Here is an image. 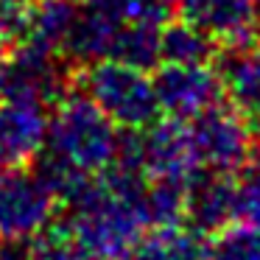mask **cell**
<instances>
[{
  "label": "cell",
  "instance_id": "2e32d148",
  "mask_svg": "<svg viewBox=\"0 0 260 260\" xmlns=\"http://www.w3.org/2000/svg\"><path fill=\"white\" fill-rule=\"evenodd\" d=\"M210 260H260V230L249 224H230L210 243Z\"/></svg>",
  "mask_w": 260,
  "mask_h": 260
},
{
  "label": "cell",
  "instance_id": "3957f363",
  "mask_svg": "<svg viewBox=\"0 0 260 260\" xmlns=\"http://www.w3.org/2000/svg\"><path fill=\"white\" fill-rule=\"evenodd\" d=\"M76 90V64L62 51L17 45L0 56V98H28L53 109Z\"/></svg>",
  "mask_w": 260,
  "mask_h": 260
},
{
  "label": "cell",
  "instance_id": "9a60e30c",
  "mask_svg": "<svg viewBox=\"0 0 260 260\" xmlns=\"http://www.w3.org/2000/svg\"><path fill=\"white\" fill-rule=\"evenodd\" d=\"M159 34L162 28H154V25H129L118 31V40L112 45V56L118 62L135 64L143 70H154L162 56H159Z\"/></svg>",
  "mask_w": 260,
  "mask_h": 260
},
{
  "label": "cell",
  "instance_id": "44dd1931",
  "mask_svg": "<svg viewBox=\"0 0 260 260\" xmlns=\"http://www.w3.org/2000/svg\"><path fill=\"white\" fill-rule=\"evenodd\" d=\"M0 249H3V246H0Z\"/></svg>",
  "mask_w": 260,
  "mask_h": 260
},
{
  "label": "cell",
  "instance_id": "9c48e42d",
  "mask_svg": "<svg viewBox=\"0 0 260 260\" xmlns=\"http://www.w3.org/2000/svg\"><path fill=\"white\" fill-rule=\"evenodd\" d=\"M179 17L213 37L221 48L260 40L254 0H179Z\"/></svg>",
  "mask_w": 260,
  "mask_h": 260
},
{
  "label": "cell",
  "instance_id": "7a4b0ae2",
  "mask_svg": "<svg viewBox=\"0 0 260 260\" xmlns=\"http://www.w3.org/2000/svg\"><path fill=\"white\" fill-rule=\"evenodd\" d=\"M76 90L84 92L123 132L146 129L159 118L151 70L118 59H98L76 68Z\"/></svg>",
  "mask_w": 260,
  "mask_h": 260
},
{
  "label": "cell",
  "instance_id": "ac0fdd59",
  "mask_svg": "<svg viewBox=\"0 0 260 260\" xmlns=\"http://www.w3.org/2000/svg\"><path fill=\"white\" fill-rule=\"evenodd\" d=\"M252 132H254V140L260 143V115L254 118V126H252Z\"/></svg>",
  "mask_w": 260,
  "mask_h": 260
},
{
  "label": "cell",
  "instance_id": "5bb4252c",
  "mask_svg": "<svg viewBox=\"0 0 260 260\" xmlns=\"http://www.w3.org/2000/svg\"><path fill=\"white\" fill-rule=\"evenodd\" d=\"M185 193L187 182L182 179H148L143 190V215L148 226H168L185 221Z\"/></svg>",
  "mask_w": 260,
  "mask_h": 260
},
{
  "label": "cell",
  "instance_id": "52a82bcc",
  "mask_svg": "<svg viewBox=\"0 0 260 260\" xmlns=\"http://www.w3.org/2000/svg\"><path fill=\"white\" fill-rule=\"evenodd\" d=\"M51 109L28 98H0V168L34 165L48 140Z\"/></svg>",
  "mask_w": 260,
  "mask_h": 260
},
{
  "label": "cell",
  "instance_id": "d6986e66",
  "mask_svg": "<svg viewBox=\"0 0 260 260\" xmlns=\"http://www.w3.org/2000/svg\"><path fill=\"white\" fill-rule=\"evenodd\" d=\"M171 3H176V6H179V0H171Z\"/></svg>",
  "mask_w": 260,
  "mask_h": 260
},
{
  "label": "cell",
  "instance_id": "ffe728a7",
  "mask_svg": "<svg viewBox=\"0 0 260 260\" xmlns=\"http://www.w3.org/2000/svg\"><path fill=\"white\" fill-rule=\"evenodd\" d=\"M20 3H31V0H20Z\"/></svg>",
  "mask_w": 260,
  "mask_h": 260
},
{
  "label": "cell",
  "instance_id": "8992f818",
  "mask_svg": "<svg viewBox=\"0 0 260 260\" xmlns=\"http://www.w3.org/2000/svg\"><path fill=\"white\" fill-rule=\"evenodd\" d=\"M159 112L174 120H193L210 107L224 101L218 73L213 64H174L159 62L151 70Z\"/></svg>",
  "mask_w": 260,
  "mask_h": 260
},
{
  "label": "cell",
  "instance_id": "8fae6325",
  "mask_svg": "<svg viewBox=\"0 0 260 260\" xmlns=\"http://www.w3.org/2000/svg\"><path fill=\"white\" fill-rule=\"evenodd\" d=\"M123 260H210V243L190 224L148 226Z\"/></svg>",
  "mask_w": 260,
  "mask_h": 260
},
{
  "label": "cell",
  "instance_id": "5b68a950",
  "mask_svg": "<svg viewBox=\"0 0 260 260\" xmlns=\"http://www.w3.org/2000/svg\"><path fill=\"white\" fill-rule=\"evenodd\" d=\"M59 202L34 168H0V238L28 241L51 226Z\"/></svg>",
  "mask_w": 260,
  "mask_h": 260
},
{
  "label": "cell",
  "instance_id": "7c38bea8",
  "mask_svg": "<svg viewBox=\"0 0 260 260\" xmlns=\"http://www.w3.org/2000/svg\"><path fill=\"white\" fill-rule=\"evenodd\" d=\"M81 12V0H31L25 17V45L62 51ZM20 42V45H23Z\"/></svg>",
  "mask_w": 260,
  "mask_h": 260
},
{
  "label": "cell",
  "instance_id": "30bf717a",
  "mask_svg": "<svg viewBox=\"0 0 260 260\" xmlns=\"http://www.w3.org/2000/svg\"><path fill=\"white\" fill-rule=\"evenodd\" d=\"M226 104L254 120L260 115V40L218 48L213 59Z\"/></svg>",
  "mask_w": 260,
  "mask_h": 260
},
{
  "label": "cell",
  "instance_id": "e0dca14e",
  "mask_svg": "<svg viewBox=\"0 0 260 260\" xmlns=\"http://www.w3.org/2000/svg\"><path fill=\"white\" fill-rule=\"evenodd\" d=\"M235 221L260 230V148L252 151L235 179Z\"/></svg>",
  "mask_w": 260,
  "mask_h": 260
},
{
  "label": "cell",
  "instance_id": "6da1fadb",
  "mask_svg": "<svg viewBox=\"0 0 260 260\" xmlns=\"http://www.w3.org/2000/svg\"><path fill=\"white\" fill-rule=\"evenodd\" d=\"M120 129L84 95L73 90L51 109L48 140L42 154L64 168L95 176L118 159Z\"/></svg>",
  "mask_w": 260,
  "mask_h": 260
},
{
  "label": "cell",
  "instance_id": "4fadbf2b",
  "mask_svg": "<svg viewBox=\"0 0 260 260\" xmlns=\"http://www.w3.org/2000/svg\"><path fill=\"white\" fill-rule=\"evenodd\" d=\"M218 42L207 37L202 28L190 25L187 20H171L159 34V56L162 62L174 64H213L218 53Z\"/></svg>",
  "mask_w": 260,
  "mask_h": 260
},
{
  "label": "cell",
  "instance_id": "277c9868",
  "mask_svg": "<svg viewBox=\"0 0 260 260\" xmlns=\"http://www.w3.org/2000/svg\"><path fill=\"white\" fill-rule=\"evenodd\" d=\"M187 137L199 168L235 174L249 162L254 151V132L249 118L232 104H215L207 112L187 120Z\"/></svg>",
  "mask_w": 260,
  "mask_h": 260
},
{
  "label": "cell",
  "instance_id": "ba28073f",
  "mask_svg": "<svg viewBox=\"0 0 260 260\" xmlns=\"http://www.w3.org/2000/svg\"><path fill=\"white\" fill-rule=\"evenodd\" d=\"M185 224L202 235H218L235 224V179L232 174L199 168L187 182Z\"/></svg>",
  "mask_w": 260,
  "mask_h": 260
}]
</instances>
